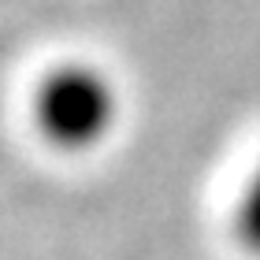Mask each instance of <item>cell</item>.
<instances>
[{
  "label": "cell",
  "instance_id": "obj_2",
  "mask_svg": "<svg viewBox=\"0 0 260 260\" xmlns=\"http://www.w3.org/2000/svg\"><path fill=\"white\" fill-rule=\"evenodd\" d=\"M238 234H242V242L249 245V253H260V168L253 171V179H249V186H245V193H242Z\"/></svg>",
  "mask_w": 260,
  "mask_h": 260
},
{
  "label": "cell",
  "instance_id": "obj_1",
  "mask_svg": "<svg viewBox=\"0 0 260 260\" xmlns=\"http://www.w3.org/2000/svg\"><path fill=\"white\" fill-rule=\"evenodd\" d=\"M34 126L56 149L86 152L115 126L119 97L108 75L89 63H60L34 86Z\"/></svg>",
  "mask_w": 260,
  "mask_h": 260
}]
</instances>
